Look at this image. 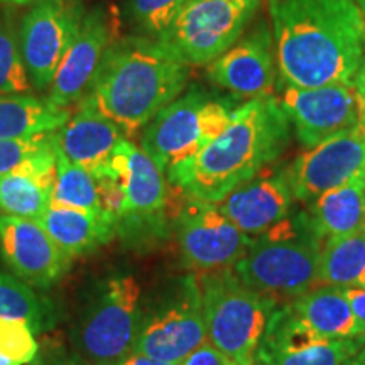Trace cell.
<instances>
[{"label":"cell","mask_w":365,"mask_h":365,"mask_svg":"<svg viewBox=\"0 0 365 365\" xmlns=\"http://www.w3.org/2000/svg\"><path fill=\"white\" fill-rule=\"evenodd\" d=\"M267 6L282 83H352L365 59V19L354 0H267Z\"/></svg>","instance_id":"6da1fadb"},{"label":"cell","mask_w":365,"mask_h":365,"mask_svg":"<svg viewBox=\"0 0 365 365\" xmlns=\"http://www.w3.org/2000/svg\"><path fill=\"white\" fill-rule=\"evenodd\" d=\"M289 118L274 95L237 107L230 124L193 158L168 170V181L190 200L220 203L281 156Z\"/></svg>","instance_id":"7a4b0ae2"},{"label":"cell","mask_w":365,"mask_h":365,"mask_svg":"<svg viewBox=\"0 0 365 365\" xmlns=\"http://www.w3.org/2000/svg\"><path fill=\"white\" fill-rule=\"evenodd\" d=\"M188 78V65L156 39H115L83 100L134 135L180 97Z\"/></svg>","instance_id":"3957f363"},{"label":"cell","mask_w":365,"mask_h":365,"mask_svg":"<svg viewBox=\"0 0 365 365\" xmlns=\"http://www.w3.org/2000/svg\"><path fill=\"white\" fill-rule=\"evenodd\" d=\"M323 242L308 213L287 215L266 234L254 237L232 271L245 286L276 303L294 301L318 282Z\"/></svg>","instance_id":"277c9868"},{"label":"cell","mask_w":365,"mask_h":365,"mask_svg":"<svg viewBox=\"0 0 365 365\" xmlns=\"http://www.w3.org/2000/svg\"><path fill=\"white\" fill-rule=\"evenodd\" d=\"M207 340L239 365H254L276 301L245 286L232 269L202 274Z\"/></svg>","instance_id":"5b68a950"},{"label":"cell","mask_w":365,"mask_h":365,"mask_svg":"<svg viewBox=\"0 0 365 365\" xmlns=\"http://www.w3.org/2000/svg\"><path fill=\"white\" fill-rule=\"evenodd\" d=\"M235 102L217 97L198 86L173 100L159 110L143 129L140 148L163 171L186 159L212 143L230 124Z\"/></svg>","instance_id":"8992f818"},{"label":"cell","mask_w":365,"mask_h":365,"mask_svg":"<svg viewBox=\"0 0 365 365\" xmlns=\"http://www.w3.org/2000/svg\"><path fill=\"white\" fill-rule=\"evenodd\" d=\"M140 286L130 274H113L98 286L75 331L80 357L91 365H118L134 349L143 323Z\"/></svg>","instance_id":"52a82bcc"},{"label":"cell","mask_w":365,"mask_h":365,"mask_svg":"<svg viewBox=\"0 0 365 365\" xmlns=\"http://www.w3.org/2000/svg\"><path fill=\"white\" fill-rule=\"evenodd\" d=\"M262 0H190L156 41L188 66H203L240 39Z\"/></svg>","instance_id":"ba28073f"},{"label":"cell","mask_w":365,"mask_h":365,"mask_svg":"<svg viewBox=\"0 0 365 365\" xmlns=\"http://www.w3.org/2000/svg\"><path fill=\"white\" fill-rule=\"evenodd\" d=\"M207 340L202 291L190 274L176 282L173 293L144 314L132 354L168 364H180Z\"/></svg>","instance_id":"9c48e42d"},{"label":"cell","mask_w":365,"mask_h":365,"mask_svg":"<svg viewBox=\"0 0 365 365\" xmlns=\"http://www.w3.org/2000/svg\"><path fill=\"white\" fill-rule=\"evenodd\" d=\"M103 173L115 176L125 193V218L117 235L134 244L161 237L168 230V186L154 159L124 139Z\"/></svg>","instance_id":"30bf717a"},{"label":"cell","mask_w":365,"mask_h":365,"mask_svg":"<svg viewBox=\"0 0 365 365\" xmlns=\"http://www.w3.org/2000/svg\"><path fill=\"white\" fill-rule=\"evenodd\" d=\"M182 262L191 271L212 274L234 269L252 244L223 215L217 203L190 200L176 218Z\"/></svg>","instance_id":"8fae6325"},{"label":"cell","mask_w":365,"mask_h":365,"mask_svg":"<svg viewBox=\"0 0 365 365\" xmlns=\"http://www.w3.org/2000/svg\"><path fill=\"white\" fill-rule=\"evenodd\" d=\"M83 14V7L71 0H36L24 16L19 31L21 51L36 90H49Z\"/></svg>","instance_id":"7c38bea8"},{"label":"cell","mask_w":365,"mask_h":365,"mask_svg":"<svg viewBox=\"0 0 365 365\" xmlns=\"http://www.w3.org/2000/svg\"><path fill=\"white\" fill-rule=\"evenodd\" d=\"M365 346V336L331 340L301 319L291 304L276 308L259 344V365H341Z\"/></svg>","instance_id":"4fadbf2b"},{"label":"cell","mask_w":365,"mask_h":365,"mask_svg":"<svg viewBox=\"0 0 365 365\" xmlns=\"http://www.w3.org/2000/svg\"><path fill=\"white\" fill-rule=\"evenodd\" d=\"M286 180L299 202H313L365 173V132L359 127L323 140L294 159Z\"/></svg>","instance_id":"5bb4252c"},{"label":"cell","mask_w":365,"mask_h":365,"mask_svg":"<svg viewBox=\"0 0 365 365\" xmlns=\"http://www.w3.org/2000/svg\"><path fill=\"white\" fill-rule=\"evenodd\" d=\"M279 100L299 143L308 148L359 127V102L354 81L314 88L284 86Z\"/></svg>","instance_id":"9a60e30c"},{"label":"cell","mask_w":365,"mask_h":365,"mask_svg":"<svg viewBox=\"0 0 365 365\" xmlns=\"http://www.w3.org/2000/svg\"><path fill=\"white\" fill-rule=\"evenodd\" d=\"M113 41L112 22L107 11L95 7L85 12L65 58L59 63L46 98L61 108L80 103L93 86Z\"/></svg>","instance_id":"2e32d148"},{"label":"cell","mask_w":365,"mask_h":365,"mask_svg":"<svg viewBox=\"0 0 365 365\" xmlns=\"http://www.w3.org/2000/svg\"><path fill=\"white\" fill-rule=\"evenodd\" d=\"M0 252L19 279L38 289L56 284L73 261L38 220L9 215H0Z\"/></svg>","instance_id":"e0dca14e"},{"label":"cell","mask_w":365,"mask_h":365,"mask_svg":"<svg viewBox=\"0 0 365 365\" xmlns=\"http://www.w3.org/2000/svg\"><path fill=\"white\" fill-rule=\"evenodd\" d=\"M276 66L274 36L266 22H261L249 36L210 63L207 75L212 83L234 93V97L252 100L272 95Z\"/></svg>","instance_id":"ac0fdd59"},{"label":"cell","mask_w":365,"mask_h":365,"mask_svg":"<svg viewBox=\"0 0 365 365\" xmlns=\"http://www.w3.org/2000/svg\"><path fill=\"white\" fill-rule=\"evenodd\" d=\"M51 139L58 156L98 176L107 170L117 145L125 135L110 118L81 100L66 124L51 132Z\"/></svg>","instance_id":"d6986e66"},{"label":"cell","mask_w":365,"mask_h":365,"mask_svg":"<svg viewBox=\"0 0 365 365\" xmlns=\"http://www.w3.org/2000/svg\"><path fill=\"white\" fill-rule=\"evenodd\" d=\"M293 200L286 171H274L244 182L217 205L242 234L254 239L284 220Z\"/></svg>","instance_id":"ffe728a7"},{"label":"cell","mask_w":365,"mask_h":365,"mask_svg":"<svg viewBox=\"0 0 365 365\" xmlns=\"http://www.w3.org/2000/svg\"><path fill=\"white\" fill-rule=\"evenodd\" d=\"M38 222L73 259L95 252L117 237L115 225L102 212L49 207Z\"/></svg>","instance_id":"44dd1931"},{"label":"cell","mask_w":365,"mask_h":365,"mask_svg":"<svg viewBox=\"0 0 365 365\" xmlns=\"http://www.w3.org/2000/svg\"><path fill=\"white\" fill-rule=\"evenodd\" d=\"M56 154L51 153L0 180L2 215L39 220L51 205Z\"/></svg>","instance_id":"7402d4cb"},{"label":"cell","mask_w":365,"mask_h":365,"mask_svg":"<svg viewBox=\"0 0 365 365\" xmlns=\"http://www.w3.org/2000/svg\"><path fill=\"white\" fill-rule=\"evenodd\" d=\"M323 240L355 234L365 227V173L313 200L308 212Z\"/></svg>","instance_id":"603a6c76"},{"label":"cell","mask_w":365,"mask_h":365,"mask_svg":"<svg viewBox=\"0 0 365 365\" xmlns=\"http://www.w3.org/2000/svg\"><path fill=\"white\" fill-rule=\"evenodd\" d=\"M289 304L301 319L327 339L349 340L365 336V327L354 314L341 287L323 286L309 289Z\"/></svg>","instance_id":"cb8c5ba5"},{"label":"cell","mask_w":365,"mask_h":365,"mask_svg":"<svg viewBox=\"0 0 365 365\" xmlns=\"http://www.w3.org/2000/svg\"><path fill=\"white\" fill-rule=\"evenodd\" d=\"M71 117L48 98L34 95H0V139H24L58 130Z\"/></svg>","instance_id":"d4e9b609"},{"label":"cell","mask_w":365,"mask_h":365,"mask_svg":"<svg viewBox=\"0 0 365 365\" xmlns=\"http://www.w3.org/2000/svg\"><path fill=\"white\" fill-rule=\"evenodd\" d=\"M318 282L365 289V227L355 234L327 239L319 254Z\"/></svg>","instance_id":"484cf974"},{"label":"cell","mask_w":365,"mask_h":365,"mask_svg":"<svg viewBox=\"0 0 365 365\" xmlns=\"http://www.w3.org/2000/svg\"><path fill=\"white\" fill-rule=\"evenodd\" d=\"M0 318L26 323L34 333L53 327L51 307L39 298L34 287L6 272H0Z\"/></svg>","instance_id":"4316f807"},{"label":"cell","mask_w":365,"mask_h":365,"mask_svg":"<svg viewBox=\"0 0 365 365\" xmlns=\"http://www.w3.org/2000/svg\"><path fill=\"white\" fill-rule=\"evenodd\" d=\"M49 207L100 212L97 178L56 154V178Z\"/></svg>","instance_id":"83f0119b"},{"label":"cell","mask_w":365,"mask_h":365,"mask_svg":"<svg viewBox=\"0 0 365 365\" xmlns=\"http://www.w3.org/2000/svg\"><path fill=\"white\" fill-rule=\"evenodd\" d=\"M33 88L16 21L12 12L6 11L0 16V95H31Z\"/></svg>","instance_id":"f1b7e54d"},{"label":"cell","mask_w":365,"mask_h":365,"mask_svg":"<svg viewBox=\"0 0 365 365\" xmlns=\"http://www.w3.org/2000/svg\"><path fill=\"white\" fill-rule=\"evenodd\" d=\"M188 2L190 0H130L125 12L139 33L156 39Z\"/></svg>","instance_id":"f546056e"},{"label":"cell","mask_w":365,"mask_h":365,"mask_svg":"<svg viewBox=\"0 0 365 365\" xmlns=\"http://www.w3.org/2000/svg\"><path fill=\"white\" fill-rule=\"evenodd\" d=\"M54 153L51 132L24 139H0V180Z\"/></svg>","instance_id":"4dcf8cb0"},{"label":"cell","mask_w":365,"mask_h":365,"mask_svg":"<svg viewBox=\"0 0 365 365\" xmlns=\"http://www.w3.org/2000/svg\"><path fill=\"white\" fill-rule=\"evenodd\" d=\"M0 354L19 365L34 362L39 345L31 327L16 319L0 318Z\"/></svg>","instance_id":"1f68e13d"},{"label":"cell","mask_w":365,"mask_h":365,"mask_svg":"<svg viewBox=\"0 0 365 365\" xmlns=\"http://www.w3.org/2000/svg\"><path fill=\"white\" fill-rule=\"evenodd\" d=\"M178 365H239L230 357L220 352L217 346H213L210 341H205L200 345L195 352H191L188 357L182 359Z\"/></svg>","instance_id":"d6a6232c"},{"label":"cell","mask_w":365,"mask_h":365,"mask_svg":"<svg viewBox=\"0 0 365 365\" xmlns=\"http://www.w3.org/2000/svg\"><path fill=\"white\" fill-rule=\"evenodd\" d=\"M344 294L354 314L365 327V289L362 287H344Z\"/></svg>","instance_id":"836d02e7"},{"label":"cell","mask_w":365,"mask_h":365,"mask_svg":"<svg viewBox=\"0 0 365 365\" xmlns=\"http://www.w3.org/2000/svg\"><path fill=\"white\" fill-rule=\"evenodd\" d=\"M354 86L357 91V102H359V125L365 132V59L360 66L354 78Z\"/></svg>","instance_id":"e575fe53"},{"label":"cell","mask_w":365,"mask_h":365,"mask_svg":"<svg viewBox=\"0 0 365 365\" xmlns=\"http://www.w3.org/2000/svg\"><path fill=\"white\" fill-rule=\"evenodd\" d=\"M41 365H91L90 362H86L83 357L80 355H73V354H66L63 350H51V354L46 355V359L43 360Z\"/></svg>","instance_id":"d590c367"},{"label":"cell","mask_w":365,"mask_h":365,"mask_svg":"<svg viewBox=\"0 0 365 365\" xmlns=\"http://www.w3.org/2000/svg\"><path fill=\"white\" fill-rule=\"evenodd\" d=\"M118 365H176V364H168V362H161V360H154L149 357H143V355L130 354L124 362H120Z\"/></svg>","instance_id":"8d00e7d4"},{"label":"cell","mask_w":365,"mask_h":365,"mask_svg":"<svg viewBox=\"0 0 365 365\" xmlns=\"http://www.w3.org/2000/svg\"><path fill=\"white\" fill-rule=\"evenodd\" d=\"M341 365H365V346H362V349L350 359H346Z\"/></svg>","instance_id":"74e56055"},{"label":"cell","mask_w":365,"mask_h":365,"mask_svg":"<svg viewBox=\"0 0 365 365\" xmlns=\"http://www.w3.org/2000/svg\"><path fill=\"white\" fill-rule=\"evenodd\" d=\"M0 365H19V364H16V362H14V360L4 357V355L0 354Z\"/></svg>","instance_id":"f35d334b"},{"label":"cell","mask_w":365,"mask_h":365,"mask_svg":"<svg viewBox=\"0 0 365 365\" xmlns=\"http://www.w3.org/2000/svg\"><path fill=\"white\" fill-rule=\"evenodd\" d=\"M27 2H31V0H0V4H27Z\"/></svg>","instance_id":"ab89813d"},{"label":"cell","mask_w":365,"mask_h":365,"mask_svg":"<svg viewBox=\"0 0 365 365\" xmlns=\"http://www.w3.org/2000/svg\"><path fill=\"white\" fill-rule=\"evenodd\" d=\"M354 2L357 4L360 11H362V14H364V19H365V0H354Z\"/></svg>","instance_id":"60d3db41"}]
</instances>
